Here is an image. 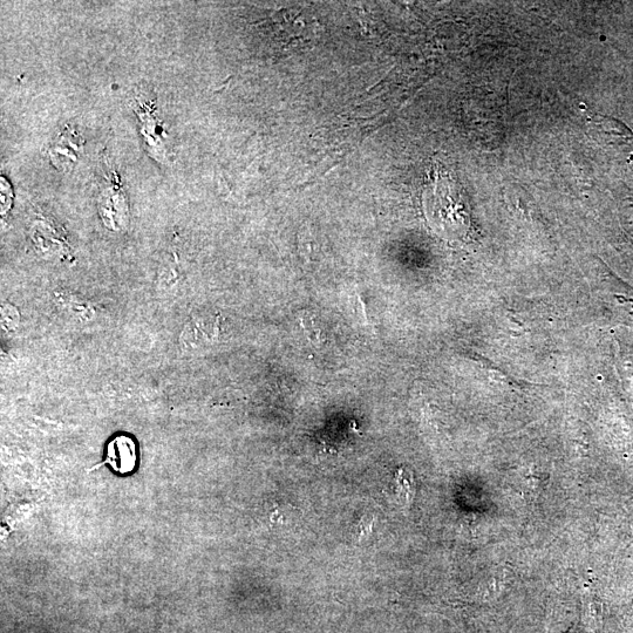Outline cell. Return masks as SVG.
Instances as JSON below:
<instances>
[{
	"mask_svg": "<svg viewBox=\"0 0 633 633\" xmlns=\"http://www.w3.org/2000/svg\"><path fill=\"white\" fill-rule=\"evenodd\" d=\"M100 210L106 226L111 229L124 227L126 220L128 221V206L118 193L114 196H107L106 202L102 204Z\"/></svg>",
	"mask_w": 633,
	"mask_h": 633,
	"instance_id": "obj_4",
	"label": "cell"
},
{
	"mask_svg": "<svg viewBox=\"0 0 633 633\" xmlns=\"http://www.w3.org/2000/svg\"><path fill=\"white\" fill-rule=\"evenodd\" d=\"M13 199L12 190L9 182L2 176V213H8L11 208V200Z\"/></svg>",
	"mask_w": 633,
	"mask_h": 633,
	"instance_id": "obj_7",
	"label": "cell"
},
{
	"mask_svg": "<svg viewBox=\"0 0 633 633\" xmlns=\"http://www.w3.org/2000/svg\"><path fill=\"white\" fill-rule=\"evenodd\" d=\"M432 185L426 192L430 213L440 219V222L447 217L449 229H453L455 233L458 229L467 228V214L451 176L435 170Z\"/></svg>",
	"mask_w": 633,
	"mask_h": 633,
	"instance_id": "obj_1",
	"label": "cell"
},
{
	"mask_svg": "<svg viewBox=\"0 0 633 633\" xmlns=\"http://www.w3.org/2000/svg\"><path fill=\"white\" fill-rule=\"evenodd\" d=\"M84 140L74 129L66 128L51 148V161L60 170H67L79 159L83 152Z\"/></svg>",
	"mask_w": 633,
	"mask_h": 633,
	"instance_id": "obj_2",
	"label": "cell"
},
{
	"mask_svg": "<svg viewBox=\"0 0 633 633\" xmlns=\"http://www.w3.org/2000/svg\"><path fill=\"white\" fill-rule=\"evenodd\" d=\"M107 462L115 472L131 473L136 465V449L134 442L126 437L113 440L108 446Z\"/></svg>",
	"mask_w": 633,
	"mask_h": 633,
	"instance_id": "obj_3",
	"label": "cell"
},
{
	"mask_svg": "<svg viewBox=\"0 0 633 633\" xmlns=\"http://www.w3.org/2000/svg\"><path fill=\"white\" fill-rule=\"evenodd\" d=\"M3 324L8 329H15L19 322V313L12 305L3 306Z\"/></svg>",
	"mask_w": 633,
	"mask_h": 633,
	"instance_id": "obj_6",
	"label": "cell"
},
{
	"mask_svg": "<svg viewBox=\"0 0 633 633\" xmlns=\"http://www.w3.org/2000/svg\"><path fill=\"white\" fill-rule=\"evenodd\" d=\"M373 527H374L373 515L366 514L360 517L355 527L356 540L359 542L365 541L367 537H369L372 534Z\"/></svg>",
	"mask_w": 633,
	"mask_h": 633,
	"instance_id": "obj_5",
	"label": "cell"
}]
</instances>
